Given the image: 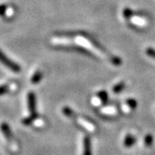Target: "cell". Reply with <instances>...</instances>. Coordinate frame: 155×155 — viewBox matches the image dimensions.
I'll list each match as a JSON object with an SVG mask.
<instances>
[{
  "mask_svg": "<svg viewBox=\"0 0 155 155\" xmlns=\"http://www.w3.org/2000/svg\"><path fill=\"white\" fill-rule=\"evenodd\" d=\"M0 62H1L5 67H6L7 68H9L10 70H11L12 72H19L21 71V67H20V66H19L17 63H16V62L11 61L9 57H7V56L4 54V52H3L2 50H0Z\"/></svg>",
  "mask_w": 155,
  "mask_h": 155,
  "instance_id": "obj_1",
  "label": "cell"
},
{
  "mask_svg": "<svg viewBox=\"0 0 155 155\" xmlns=\"http://www.w3.org/2000/svg\"><path fill=\"white\" fill-rule=\"evenodd\" d=\"M27 98H28V106L30 114L31 115L37 114V112H36V97H35V94L32 91H30L28 94Z\"/></svg>",
  "mask_w": 155,
  "mask_h": 155,
  "instance_id": "obj_2",
  "label": "cell"
},
{
  "mask_svg": "<svg viewBox=\"0 0 155 155\" xmlns=\"http://www.w3.org/2000/svg\"><path fill=\"white\" fill-rule=\"evenodd\" d=\"M83 155H92L91 150V140L89 136H85L84 139V152Z\"/></svg>",
  "mask_w": 155,
  "mask_h": 155,
  "instance_id": "obj_3",
  "label": "cell"
},
{
  "mask_svg": "<svg viewBox=\"0 0 155 155\" xmlns=\"http://www.w3.org/2000/svg\"><path fill=\"white\" fill-rule=\"evenodd\" d=\"M137 140H136V137L134 136L133 134H128L126 135V137L124 138V140H123V145L126 147H133L134 145L136 143Z\"/></svg>",
  "mask_w": 155,
  "mask_h": 155,
  "instance_id": "obj_4",
  "label": "cell"
},
{
  "mask_svg": "<svg viewBox=\"0 0 155 155\" xmlns=\"http://www.w3.org/2000/svg\"><path fill=\"white\" fill-rule=\"evenodd\" d=\"M0 129L2 131V133L4 134V135L8 140H11L12 138V132H11V127H10V126L7 123H5V122L2 123L1 126H0Z\"/></svg>",
  "mask_w": 155,
  "mask_h": 155,
  "instance_id": "obj_5",
  "label": "cell"
},
{
  "mask_svg": "<svg viewBox=\"0 0 155 155\" xmlns=\"http://www.w3.org/2000/svg\"><path fill=\"white\" fill-rule=\"evenodd\" d=\"M38 117V114H34V115H31L30 114V116H28V117H26V118H24L23 120H22V124H24V125H26V126H28V125H31L33 122Z\"/></svg>",
  "mask_w": 155,
  "mask_h": 155,
  "instance_id": "obj_6",
  "label": "cell"
},
{
  "mask_svg": "<svg viewBox=\"0 0 155 155\" xmlns=\"http://www.w3.org/2000/svg\"><path fill=\"white\" fill-rule=\"evenodd\" d=\"M76 41L78 45H81L84 48H91V45L89 42L86 39L83 38V37H78L76 39Z\"/></svg>",
  "mask_w": 155,
  "mask_h": 155,
  "instance_id": "obj_7",
  "label": "cell"
},
{
  "mask_svg": "<svg viewBox=\"0 0 155 155\" xmlns=\"http://www.w3.org/2000/svg\"><path fill=\"white\" fill-rule=\"evenodd\" d=\"M43 77V74L42 72H40V71H37L36 72H35L33 74V76L31 78V83L32 84H38L41 78Z\"/></svg>",
  "mask_w": 155,
  "mask_h": 155,
  "instance_id": "obj_8",
  "label": "cell"
},
{
  "mask_svg": "<svg viewBox=\"0 0 155 155\" xmlns=\"http://www.w3.org/2000/svg\"><path fill=\"white\" fill-rule=\"evenodd\" d=\"M124 89H125V83L124 82H120V83L116 84V85L113 87V92L115 94H119L120 92H122Z\"/></svg>",
  "mask_w": 155,
  "mask_h": 155,
  "instance_id": "obj_9",
  "label": "cell"
},
{
  "mask_svg": "<svg viewBox=\"0 0 155 155\" xmlns=\"http://www.w3.org/2000/svg\"><path fill=\"white\" fill-rule=\"evenodd\" d=\"M97 97H98V98L101 100V102L103 104L107 103V101H108V93H107L106 91H98L97 92Z\"/></svg>",
  "mask_w": 155,
  "mask_h": 155,
  "instance_id": "obj_10",
  "label": "cell"
},
{
  "mask_svg": "<svg viewBox=\"0 0 155 155\" xmlns=\"http://www.w3.org/2000/svg\"><path fill=\"white\" fill-rule=\"evenodd\" d=\"M131 21L135 25H139V26H144V25H146V20L140 18V17H134L131 18Z\"/></svg>",
  "mask_w": 155,
  "mask_h": 155,
  "instance_id": "obj_11",
  "label": "cell"
},
{
  "mask_svg": "<svg viewBox=\"0 0 155 155\" xmlns=\"http://www.w3.org/2000/svg\"><path fill=\"white\" fill-rule=\"evenodd\" d=\"M144 144L147 147H151L153 144V136L150 134H147L144 137Z\"/></svg>",
  "mask_w": 155,
  "mask_h": 155,
  "instance_id": "obj_12",
  "label": "cell"
},
{
  "mask_svg": "<svg viewBox=\"0 0 155 155\" xmlns=\"http://www.w3.org/2000/svg\"><path fill=\"white\" fill-rule=\"evenodd\" d=\"M126 104H127V105L131 109V110H135L136 109V107H137V101L135 99H134V98H128L126 101Z\"/></svg>",
  "mask_w": 155,
  "mask_h": 155,
  "instance_id": "obj_13",
  "label": "cell"
},
{
  "mask_svg": "<svg viewBox=\"0 0 155 155\" xmlns=\"http://www.w3.org/2000/svg\"><path fill=\"white\" fill-rule=\"evenodd\" d=\"M122 14H123L124 18H126V19H131V18H132V16H133V11H132V10L128 9V8H125V9L123 10Z\"/></svg>",
  "mask_w": 155,
  "mask_h": 155,
  "instance_id": "obj_14",
  "label": "cell"
},
{
  "mask_svg": "<svg viewBox=\"0 0 155 155\" xmlns=\"http://www.w3.org/2000/svg\"><path fill=\"white\" fill-rule=\"evenodd\" d=\"M62 111H63L64 115L66 116H67V117H72V116H73V110H72L71 108H69V107H67V106L64 107Z\"/></svg>",
  "mask_w": 155,
  "mask_h": 155,
  "instance_id": "obj_15",
  "label": "cell"
},
{
  "mask_svg": "<svg viewBox=\"0 0 155 155\" xmlns=\"http://www.w3.org/2000/svg\"><path fill=\"white\" fill-rule=\"evenodd\" d=\"M10 90V87L8 84H2L0 85V96H3V95L6 94Z\"/></svg>",
  "mask_w": 155,
  "mask_h": 155,
  "instance_id": "obj_16",
  "label": "cell"
},
{
  "mask_svg": "<svg viewBox=\"0 0 155 155\" xmlns=\"http://www.w3.org/2000/svg\"><path fill=\"white\" fill-rule=\"evenodd\" d=\"M146 53H147V54L149 56V57H151V58H153V59L155 60V49L152 48H148L146 50Z\"/></svg>",
  "mask_w": 155,
  "mask_h": 155,
  "instance_id": "obj_17",
  "label": "cell"
},
{
  "mask_svg": "<svg viewBox=\"0 0 155 155\" xmlns=\"http://www.w3.org/2000/svg\"><path fill=\"white\" fill-rule=\"evenodd\" d=\"M110 61L115 66H120L122 64V60L119 57H113V58H111Z\"/></svg>",
  "mask_w": 155,
  "mask_h": 155,
  "instance_id": "obj_18",
  "label": "cell"
},
{
  "mask_svg": "<svg viewBox=\"0 0 155 155\" xmlns=\"http://www.w3.org/2000/svg\"><path fill=\"white\" fill-rule=\"evenodd\" d=\"M7 5H0V16H5L7 11Z\"/></svg>",
  "mask_w": 155,
  "mask_h": 155,
  "instance_id": "obj_19",
  "label": "cell"
}]
</instances>
